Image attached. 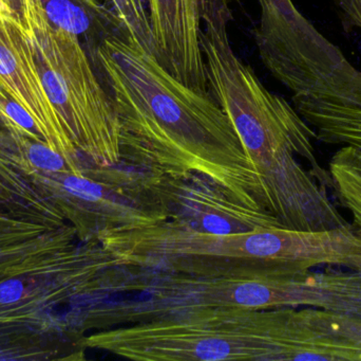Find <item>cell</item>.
<instances>
[{
    "label": "cell",
    "instance_id": "1",
    "mask_svg": "<svg viewBox=\"0 0 361 361\" xmlns=\"http://www.w3.org/2000/svg\"><path fill=\"white\" fill-rule=\"evenodd\" d=\"M90 55L118 117L120 163L164 175L201 174L267 211L260 179L212 95L185 86L124 28Z\"/></svg>",
    "mask_w": 361,
    "mask_h": 361
},
{
    "label": "cell",
    "instance_id": "2",
    "mask_svg": "<svg viewBox=\"0 0 361 361\" xmlns=\"http://www.w3.org/2000/svg\"><path fill=\"white\" fill-rule=\"evenodd\" d=\"M237 1L202 0L200 42L208 91L233 123L260 179L267 210L282 226L307 231L343 226L347 220L328 192L332 176L316 156V131L233 51L228 27Z\"/></svg>",
    "mask_w": 361,
    "mask_h": 361
},
{
    "label": "cell",
    "instance_id": "3",
    "mask_svg": "<svg viewBox=\"0 0 361 361\" xmlns=\"http://www.w3.org/2000/svg\"><path fill=\"white\" fill-rule=\"evenodd\" d=\"M97 242L121 266L189 277L265 279L322 266L361 269V233L350 224L212 235L163 222L107 231Z\"/></svg>",
    "mask_w": 361,
    "mask_h": 361
},
{
    "label": "cell",
    "instance_id": "4",
    "mask_svg": "<svg viewBox=\"0 0 361 361\" xmlns=\"http://www.w3.org/2000/svg\"><path fill=\"white\" fill-rule=\"evenodd\" d=\"M82 345L137 361H361V345L318 332L298 307L184 309L99 331Z\"/></svg>",
    "mask_w": 361,
    "mask_h": 361
},
{
    "label": "cell",
    "instance_id": "5",
    "mask_svg": "<svg viewBox=\"0 0 361 361\" xmlns=\"http://www.w3.org/2000/svg\"><path fill=\"white\" fill-rule=\"evenodd\" d=\"M42 84L85 159L120 162V127L109 93L74 34L49 20L42 0H14Z\"/></svg>",
    "mask_w": 361,
    "mask_h": 361
},
{
    "label": "cell",
    "instance_id": "6",
    "mask_svg": "<svg viewBox=\"0 0 361 361\" xmlns=\"http://www.w3.org/2000/svg\"><path fill=\"white\" fill-rule=\"evenodd\" d=\"M254 30L262 63L293 93L361 110V71L303 16L293 0H258Z\"/></svg>",
    "mask_w": 361,
    "mask_h": 361
},
{
    "label": "cell",
    "instance_id": "7",
    "mask_svg": "<svg viewBox=\"0 0 361 361\" xmlns=\"http://www.w3.org/2000/svg\"><path fill=\"white\" fill-rule=\"evenodd\" d=\"M118 266L97 242L75 244L36 266L0 282V328L80 335L55 312L101 294Z\"/></svg>",
    "mask_w": 361,
    "mask_h": 361
},
{
    "label": "cell",
    "instance_id": "8",
    "mask_svg": "<svg viewBox=\"0 0 361 361\" xmlns=\"http://www.w3.org/2000/svg\"><path fill=\"white\" fill-rule=\"evenodd\" d=\"M61 212L80 243H99L103 233L161 223L137 196L130 169L85 160L82 174L19 170Z\"/></svg>",
    "mask_w": 361,
    "mask_h": 361
},
{
    "label": "cell",
    "instance_id": "9",
    "mask_svg": "<svg viewBox=\"0 0 361 361\" xmlns=\"http://www.w3.org/2000/svg\"><path fill=\"white\" fill-rule=\"evenodd\" d=\"M130 169L137 195L161 223L212 235L283 227L273 214L244 205L201 174L164 175Z\"/></svg>",
    "mask_w": 361,
    "mask_h": 361
},
{
    "label": "cell",
    "instance_id": "10",
    "mask_svg": "<svg viewBox=\"0 0 361 361\" xmlns=\"http://www.w3.org/2000/svg\"><path fill=\"white\" fill-rule=\"evenodd\" d=\"M0 84L33 120L44 143L61 155L75 174H82L85 158L51 102L33 49L16 14L0 15Z\"/></svg>",
    "mask_w": 361,
    "mask_h": 361
},
{
    "label": "cell",
    "instance_id": "11",
    "mask_svg": "<svg viewBox=\"0 0 361 361\" xmlns=\"http://www.w3.org/2000/svg\"><path fill=\"white\" fill-rule=\"evenodd\" d=\"M156 59L185 86L210 95L200 34L202 0H147Z\"/></svg>",
    "mask_w": 361,
    "mask_h": 361
},
{
    "label": "cell",
    "instance_id": "12",
    "mask_svg": "<svg viewBox=\"0 0 361 361\" xmlns=\"http://www.w3.org/2000/svg\"><path fill=\"white\" fill-rule=\"evenodd\" d=\"M74 241L69 225L48 226L0 212V282L71 247Z\"/></svg>",
    "mask_w": 361,
    "mask_h": 361
},
{
    "label": "cell",
    "instance_id": "13",
    "mask_svg": "<svg viewBox=\"0 0 361 361\" xmlns=\"http://www.w3.org/2000/svg\"><path fill=\"white\" fill-rule=\"evenodd\" d=\"M42 2L51 23L74 34L90 54L103 38L123 28L114 10L99 0Z\"/></svg>",
    "mask_w": 361,
    "mask_h": 361
},
{
    "label": "cell",
    "instance_id": "14",
    "mask_svg": "<svg viewBox=\"0 0 361 361\" xmlns=\"http://www.w3.org/2000/svg\"><path fill=\"white\" fill-rule=\"evenodd\" d=\"M0 212L48 226L68 225L61 212L0 154Z\"/></svg>",
    "mask_w": 361,
    "mask_h": 361
},
{
    "label": "cell",
    "instance_id": "15",
    "mask_svg": "<svg viewBox=\"0 0 361 361\" xmlns=\"http://www.w3.org/2000/svg\"><path fill=\"white\" fill-rule=\"evenodd\" d=\"M295 108L313 127L317 140L361 150V110L311 99H293Z\"/></svg>",
    "mask_w": 361,
    "mask_h": 361
},
{
    "label": "cell",
    "instance_id": "16",
    "mask_svg": "<svg viewBox=\"0 0 361 361\" xmlns=\"http://www.w3.org/2000/svg\"><path fill=\"white\" fill-rule=\"evenodd\" d=\"M122 27L156 57L149 15L143 0H108Z\"/></svg>",
    "mask_w": 361,
    "mask_h": 361
},
{
    "label": "cell",
    "instance_id": "17",
    "mask_svg": "<svg viewBox=\"0 0 361 361\" xmlns=\"http://www.w3.org/2000/svg\"><path fill=\"white\" fill-rule=\"evenodd\" d=\"M303 316L318 332L361 345V317L331 313L313 307L301 309Z\"/></svg>",
    "mask_w": 361,
    "mask_h": 361
},
{
    "label": "cell",
    "instance_id": "18",
    "mask_svg": "<svg viewBox=\"0 0 361 361\" xmlns=\"http://www.w3.org/2000/svg\"><path fill=\"white\" fill-rule=\"evenodd\" d=\"M329 171L332 177L341 178L361 188V150L343 146L331 159Z\"/></svg>",
    "mask_w": 361,
    "mask_h": 361
},
{
    "label": "cell",
    "instance_id": "19",
    "mask_svg": "<svg viewBox=\"0 0 361 361\" xmlns=\"http://www.w3.org/2000/svg\"><path fill=\"white\" fill-rule=\"evenodd\" d=\"M333 190L338 196L339 201L343 203V207L347 208L348 211L353 218L355 228L361 233V188L341 179L338 177H332Z\"/></svg>",
    "mask_w": 361,
    "mask_h": 361
},
{
    "label": "cell",
    "instance_id": "20",
    "mask_svg": "<svg viewBox=\"0 0 361 361\" xmlns=\"http://www.w3.org/2000/svg\"><path fill=\"white\" fill-rule=\"evenodd\" d=\"M341 25L347 33L361 29V0H335Z\"/></svg>",
    "mask_w": 361,
    "mask_h": 361
},
{
    "label": "cell",
    "instance_id": "21",
    "mask_svg": "<svg viewBox=\"0 0 361 361\" xmlns=\"http://www.w3.org/2000/svg\"><path fill=\"white\" fill-rule=\"evenodd\" d=\"M16 14L14 4L8 0H0V15L2 16H8V15Z\"/></svg>",
    "mask_w": 361,
    "mask_h": 361
},
{
    "label": "cell",
    "instance_id": "22",
    "mask_svg": "<svg viewBox=\"0 0 361 361\" xmlns=\"http://www.w3.org/2000/svg\"><path fill=\"white\" fill-rule=\"evenodd\" d=\"M11 97H8V93H6V91L4 90V87H2V85L0 84V127L2 129V119H4V107H6V102L10 100Z\"/></svg>",
    "mask_w": 361,
    "mask_h": 361
},
{
    "label": "cell",
    "instance_id": "23",
    "mask_svg": "<svg viewBox=\"0 0 361 361\" xmlns=\"http://www.w3.org/2000/svg\"><path fill=\"white\" fill-rule=\"evenodd\" d=\"M8 1L12 2V4H14V0H8Z\"/></svg>",
    "mask_w": 361,
    "mask_h": 361
}]
</instances>
